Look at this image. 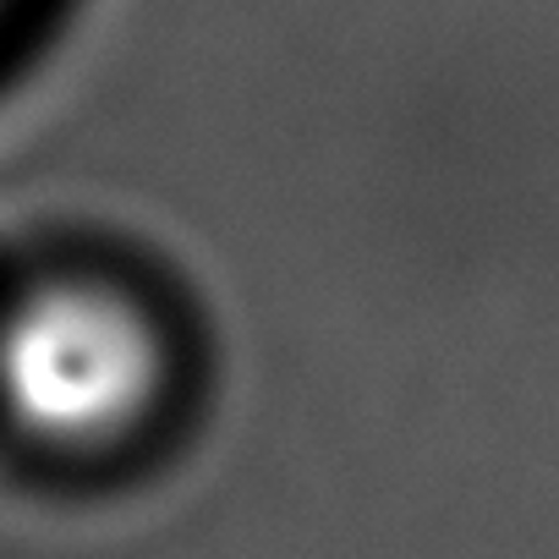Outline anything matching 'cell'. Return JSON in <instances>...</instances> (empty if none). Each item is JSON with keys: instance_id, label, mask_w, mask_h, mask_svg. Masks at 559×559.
Listing matches in <instances>:
<instances>
[{"instance_id": "1", "label": "cell", "mask_w": 559, "mask_h": 559, "mask_svg": "<svg viewBox=\"0 0 559 559\" xmlns=\"http://www.w3.org/2000/svg\"><path fill=\"white\" fill-rule=\"evenodd\" d=\"M187 384L181 313L110 258H50L0 286V428L45 461H116Z\"/></svg>"}]
</instances>
